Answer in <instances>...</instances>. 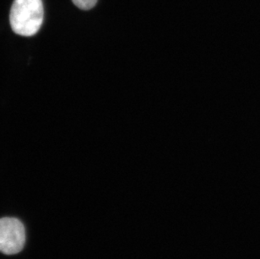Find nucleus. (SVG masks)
<instances>
[{
  "mask_svg": "<svg viewBox=\"0 0 260 259\" xmlns=\"http://www.w3.org/2000/svg\"><path fill=\"white\" fill-rule=\"evenodd\" d=\"M44 18L42 0H15L10 10L13 31L22 37H32L39 31Z\"/></svg>",
  "mask_w": 260,
  "mask_h": 259,
  "instance_id": "nucleus-1",
  "label": "nucleus"
},
{
  "mask_svg": "<svg viewBox=\"0 0 260 259\" xmlns=\"http://www.w3.org/2000/svg\"><path fill=\"white\" fill-rule=\"evenodd\" d=\"M25 244V229L17 218L0 219V252L14 255L22 251Z\"/></svg>",
  "mask_w": 260,
  "mask_h": 259,
  "instance_id": "nucleus-2",
  "label": "nucleus"
},
{
  "mask_svg": "<svg viewBox=\"0 0 260 259\" xmlns=\"http://www.w3.org/2000/svg\"><path fill=\"white\" fill-rule=\"evenodd\" d=\"M77 7L83 10H91L94 7L98 0H72Z\"/></svg>",
  "mask_w": 260,
  "mask_h": 259,
  "instance_id": "nucleus-3",
  "label": "nucleus"
}]
</instances>
